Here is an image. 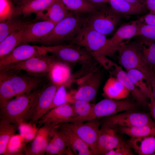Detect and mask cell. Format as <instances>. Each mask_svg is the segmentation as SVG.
Instances as JSON below:
<instances>
[{
  "label": "cell",
  "mask_w": 155,
  "mask_h": 155,
  "mask_svg": "<svg viewBox=\"0 0 155 155\" xmlns=\"http://www.w3.org/2000/svg\"><path fill=\"white\" fill-rule=\"evenodd\" d=\"M61 86L51 81L42 88L36 102L30 119L32 122H38L48 111L56 92Z\"/></svg>",
  "instance_id": "cell-16"
},
{
  "label": "cell",
  "mask_w": 155,
  "mask_h": 155,
  "mask_svg": "<svg viewBox=\"0 0 155 155\" xmlns=\"http://www.w3.org/2000/svg\"><path fill=\"white\" fill-rule=\"evenodd\" d=\"M139 41L144 60L152 70L155 66V41L142 38Z\"/></svg>",
  "instance_id": "cell-35"
},
{
  "label": "cell",
  "mask_w": 155,
  "mask_h": 155,
  "mask_svg": "<svg viewBox=\"0 0 155 155\" xmlns=\"http://www.w3.org/2000/svg\"><path fill=\"white\" fill-rule=\"evenodd\" d=\"M147 8L150 13L155 14V0H143Z\"/></svg>",
  "instance_id": "cell-45"
},
{
  "label": "cell",
  "mask_w": 155,
  "mask_h": 155,
  "mask_svg": "<svg viewBox=\"0 0 155 155\" xmlns=\"http://www.w3.org/2000/svg\"><path fill=\"white\" fill-rule=\"evenodd\" d=\"M49 75L51 82L61 85L66 84L71 79L72 74L70 66L59 61Z\"/></svg>",
  "instance_id": "cell-27"
},
{
  "label": "cell",
  "mask_w": 155,
  "mask_h": 155,
  "mask_svg": "<svg viewBox=\"0 0 155 155\" xmlns=\"http://www.w3.org/2000/svg\"><path fill=\"white\" fill-rule=\"evenodd\" d=\"M110 7L124 17L143 13L146 9L134 5L125 0H108Z\"/></svg>",
  "instance_id": "cell-25"
},
{
  "label": "cell",
  "mask_w": 155,
  "mask_h": 155,
  "mask_svg": "<svg viewBox=\"0 0 155 155\" xmlns=\"http://www.w3.org/2000/svg\"><path fill=\"white\" fill-rule=\"evenodd\" d=\"M56 24L47 20L31 23L24 30L22 44L32 42L41 43Z\"/></svg>",
  "instance_id": "cell-17"
},
{
  "label": "cell",
  "mask_w": 155,
  "mask_h": 155,
  "mask_svg": "<svg viewBox=\"0 0 155 155\" xmlns=\"http://www.w3.org/2000/svg\"><path fill=\"white\" fill-rule=\"evenodd\" d=\"M117 132L115 128L101 125L98 141L99 155H105L124 140Z\"/></svg>",
  "instance_id": "cell-19"
},
{
  "label": "cell",
  "mask_w": 155,
  "mask_h": 155,
  "mask_svg": "<svg viewBox=\"0 0 155 155\" xmlns=\"http://www.w3.org/2000/svg\"><path fill=\"white\" fill-rule=\"evenodd\" d=\"M87 15L85 24L105 35L112 32L124 17L106 5L97 7Z\"/></svg>",
  "instance_id": "cell-6"
},
{
  "label": "cell",
  "mask_w": 155,
  "mask_h": 155,
  "mask_svg": "<svg viewBox=\"0 0 155 155\" xmlns=\"http://www.w3.org/2000/svg\"><path fill=\"white\" fill-rule=\"evenodd\" d=\"M14 70L0 72V108L12 98L34 91L42 80L36 76L19 74Z\"/></svg>",
  "instance_id": "cell-1"
},
{
  "label": "cell",
  "mask_w": 155,
  "mask_h": 155,
  "mask_svg": "<svg viewBox=\"0 0 155 155\" xmlns=\"http://www.w3.org/2000/svg\"><path fill=\"white\" fill-rule=\"evenodd\" d=\"M65 84L62 85L57 89L54 97L49 111L55 107L67 103L71 104L74 100L71 91L68 92Z\"/></svg>",
  "instance_id": "cell-36"
},
{
  "label": "cell",
  "mask_w": 155,
  "mask_h": 155,
  "mask_svg": "<svg viewBox=\"0 0 155 155\" xmlns=\"http://www.w3.org/2000/svg\"><path fill=\"white\" fill-rule=\"evenodd\" d=\"M71 104H66L54 108L47 112L38 121L39 125H48L55 127L70 122L74 117Z\"/></svg>",
  "instance_id": "cell-15"
},
{
  "label": "cell",
  "mask_w": 155,
  "mask_h": 155,
  "mask_svg": "<svg viewBox=\"0 0 155 155\" xmlns=\"http://www.w3.org/2000/svg\"><path fill=\"white\" fill-rule=\"evenodd\" d=\"M103 90V95L105 98L116 100L126 99L130 94L122 83L113 76L107 80Z\"/></svg>",
  "instance_id": "cell-23"
},
{
  "label": "cell",
  "mask_w": 155,
  "mask_h": 155,
  "mask_svg": "<svg viewBox=\"0 0 155 155\" xmlns=\"http://www.w3.org/2000/svg\"><path fill=\"white\" fill-rule=\"evenodd\" d=\"M130 110L104 118L101 125L116 128L148 125L155 126V121L149 114Z\"/></svg>",
  "instance_id": "cell-9"
},
{
  "label": "cell",
  "mask_w": 155,
  "mask_h": 155,
  "mask_svg": "<svg viewBox=\"0 0 155 155\" xmlns=\"http://www.w3.org/2000/svg\"><path fill=\"white\" fill-rule=\"evenodd\" d=\"M153 155H155V153H154L153 154Z\"/></svg>",
  "instance_id": "cell-51"
},
{
  "label": "cell",
  "mask_w": 155,
  "mask_h": 155,
  "mask_svg": "<svg viewBox=\"0 0 155 155\" xmlns=\"http://www.w3.org/2000/svg\"><path fill=\"white\" fill-rule=\"evenodd\" d=\"M152 93L155 100V76L154 75L150 81Z\"/></svg>",
  "instance_id": "cell-48"
},
{
  "label": "cell",
  "mask_w": 155,
  "mask_h": 155,
  "mask_svg": "<svg viewBox=\"0 0 155 155\" xmlns=\"http://www.w3.org/2000/svg\"><path fill=\"white\" fill-rule=\"evenodd\" d=\"M138 104L130 99L116 100L105 98L94 104L90 115L82 122L99 119L130 110H135Z\"/></svg>",
  "instance_id": "cell-7"
},
{
  "label": "cell",
  "mask_w": 155,
  "mask_h": 155,
  "mask_svg": "<svg viewBox=\"0 0 155 155\" xmlns=\"http://www.w3.org/2000/svg\"><path fill=\"white\" fill-rule=\"evenodd\" d=\"M54 127L48 125H42L37 130L30 144L25 148L24 151L26 154L42 155L45 154L51 132Z\"/></svg>",
  "instance_id": "cell-21"
},
{
  "label": "cell",
  "mask_w": 155,
  "mask_h": 155,
  "mask_svg": "<svg viewBox=\"0 0 155 155\" xmlns=\"http://www.w3.org/2000/svg\"><path fill=\"white\" fill-rule=\"evenodd\" d=\"M85 21V16L73 13L57 23L41 43L49 46L61 44L67 41L70 42L84 25Z\"/></svg>",
  "instance_id": "cell-3"
},
{
  "label": "cell",
  "mask_w": 155,
  "mask_h": 155,
  "mask_svg": "<svg viewBox=\"0 0 155 155\" xmlns=\"http://www.w3.org/2000/svg\"><path fill=\"white\" fill-rule=\"evenodd\" d=\"M126 72L132 82L149 98L152 93L151 88L150 82L146 75L135 69L127 70Z\"/></svg>",
  "instance_id": "cell-29"
},
{
  "label": "cell",
  "mask_w": 155,
  "mask_h": 155,
  "mask_svg": "<svg viewBox=\"0 0 155 155\" xmlns=\"http://www.w3.org/2000/svg\"><path fill=\"white\" fill-rule=\"evenodd\" d=\"M101 73L97 70L88 72L76 79L78 87L71 91L74 100L90 102L95 99L102 79Z\"/></svg>",
  "instance_id": "cell-12"
},
{
  "label": "cell",
  "mask_w": 155,
  "mask_h": 155,
  "mask_svg": "<svg viewBox=\"0 0 155 155\" xmlns=\"http://www.w3.org/2000/svg\"><path fill=\"white\" fill-rule=\"evenodd\" d=\"M41 90H35L10 100L0 108V119L19 125L30 119Z\"/></svg>",
  "instance_id": "cell-2"
},
{
  "label": "cell",
  "mask_w": 155,
  "mask_h": 155,
  "mask_svg": "<svg viewBox=\"0 0 155 155\" xmlns=\"http://www.w3.org/2000/svg\"><path fill=\"white\" fill-rule=\"evenodd\" d=\"M43 46L48 53L59 61L69 66L76 64L85 65L94 63L96 61L89 52L75 44Z\"/></svg>",
  "instance_id": "cell-5"
},
{
  "label": "cell",
  "mask_w": 155,
  "mask_h": 155,
  "mask_svg": "<svg viewBox=\"0 0 155 155\" xmlns=\"http://www.w3.org/2000/svg\"><path fill=\"white\" fill-rule=\"evenodd\" d=\"M73 13L61 0H57L50 6L36 13L37 19L57 23Z\"/></svg>",
  "instance_id": "cell-22"
},
{
  "label": "cell",
  "mask_w": 155,
  "mask_h": 155,
  "mask_svg": "<svg viewBox=\"0 0 155 155\" xmlns=\"http://www.w3.org/2000/svg\"><path fill=\"white\" fill-rule=\"evenodd\" d=\"M143 22L155 26V14L149 13L142 17Z\"/></svg>",
  "instance_id": "cell-43"
},
{
  "label": "cell",
  "mask_w": 155,
  "mask_h": 155,
  "mask_svg": "<svg viewBox=\"0 0 155 155\" xmlns=\"http://www.w3.org/2000/svg\"><path fill=\"white\" fill-rule=\"evenodd\" d=\"M59 61L53 55H49L47 54L9 65L0 70H22L36 76L49 74Z\"/></svg>",
  "instance_id": "cell-8"
},
{
  "label": "cell",
  "mask_w": 155,
  "mask_h": 155,
  "mask_svg": "<svg viewBox=\"0 0 155 155\" xmlns=\"http://www.w3.org/2000/svg\"><path fill=\"white\" fill-rule=\"evenodd\" d=\"M48 53L43 45L21 44L8 54L0 58V70L9 65Z\"/></svg>",
  "instance_id": "cell-14"
},
{
  "label": "cell",
  "mask_w": 155,
  "mask_h": 155,
  "mask_svg": "<svg viewBox=\"0 0 155 155\" xmlns=\"http://www.w3.org/2000/svg\"><path fill=\"white\" fill-rule=\"evenodd\" d=\"M113 73L129 92L133 98L139 106L142 107L148 108V98L132 82L129 77L126 71L122 67L114 63Z\"/></svg>",
  "instance_id": "cell-20"
},
{
  "label": "cell",
  "mask_w": 155,
  "mask_h": 155,
  "mask_svg": "<svg viewBox=\"0 0 155 155\" xmlns=\"http://www.w3.org/2000/svg\"><path fill=\"white\" fill-rule=\"evenodd\" d=\"M89 3L96 6L99 7L106 5L108 3V0H87Z\"/></svg>",
  "instance_id": "cell-47"
},
{
  "label": "cell",
  "mask_w": 155,
  "mask_h": 155,
  "mask_svg": "<svg viewBox=\"0 0 155 155\" xmlns=\"http://www.w3.org/2000/svg\"><path fill=\"white\" fill-rule=\"evenodd\" d=\"M118 59L119 64L126 70L135 69L143 73L150 82L154 76L152 70L145 62L139 41L125 43L119 48Z\"/></svg>",
  "instance_id": "cell-4"
},
{
  "label": "cell",
  "mask_w": 155,
  "mask_h": 155,
  "mask_svg": "<svg viewBox=\"0 0 155 155\" xmlns=\"http://www.w3.org/2000/svg\"><path fill=\"white\" fill-rule=\"evenodd\" d=\"M18 125L3 119L0 121V155H4L7 144L18 128Z\"/></svg>",
  "instance_id": "cell-28"
},
{
  "label": "cell",
  "mask_w": 155,
  "mask_h": 155,
  "mask_svg": "<svg viewBox=\"0 0 155 155\" xmlns=\"http://www.w3.org/2000/svg\"><path fill=\"white\" fill-rule=\"evenodd\" d=\"M143 23L141 18L121 26L111 38L107 39L104 46L97 55L112 56L125 43V40L136 36L140 27Z\"/></svg>",
  "instance_id": "cell-11"
},
{
  "label": "cell",
  "mask_w": 155,
  "mask_h": 155,
  "mask_svg": "<svg viewBox=\"0 0 155 155\" xmlns=\"http://www.w3.org/2000/svg\"><path fill=\"white\" fill-rule=\"evenodd\" d=\"M24 29L11 33L0 42V58L8 54L22 44Z\"/></svg>",
  "instance_id": "cell-30"
},
{
  "label": "cell",
  "mask_w": 155,
  "mask_h": 155,
  "mask_svg": "<svg viewBox=\"0 0 155 155\" xmlns=\"http://www.w3.org/2000/svg\"><path fill=\"white\" fill-rule=\"evenodd\" d=\"M67 8L73 13L88 14L97 7L87 0H61Z\"/></svg>",
  "instance_id": "cell-34"
},
{
  "label": "cell",
  "mask_w": 155,
  "mask_h": 155,
  "mask_svg": "<svg viewBox=\"0 0 155 155\" xmlns=\"http://www.w3.org/2000/svg\"><path fill=\"white\" fill-rule=\"evenodd\" d=\"M56 127L74 154L78 155H94L88 146L65 123L57 125Z\"/></svg>",
  "instance_id": "cell-18"
},
{
  "label": "cell",
  "mask_w": 155,
  "mask_h": 155,
  "mask_svg": "<svg viewBox=\"0 0 155 155\" xmlns=\"http://www.w3.org/2000/svg\"><path fill=\"white\" fill-rule=\"evenodd\" d=\"M57 0H28L19 7L20 14L24 17L42 10L50 6Z\"/></svg>",
  "instance_id": "cell-31"
},
{
  "label": "cell",
  "mask_w": 155,
  "mask_h": 155,
  "mask_svg": "<svg viewBox=\"0 0 155 155\" xmlns=\"http://www.w3.org/2000/svg\"><path fill=\"white\" fill-rule=\"evenodd\" d=\"M25 140L21 135L14 134L9 141L4 155L20 154L22 150L25 149L24 142Z\"/></svg>",
  "instance_id": "cell-38"
},
{
  "label": "cell",
  "mask_w": 155,
  "mask_h": 155,
  "mask_svg": "<svg viewBox=\"0 0 155 155\" xmlns=\"http://www.w3.org/2000/svg\"><path fill=\"white\" fill-rule=\"evenodd\" d=\"M118 131L131 137L138 138L155 136V126L148 125L134 127H120L116 128Z\"/></svg>",
  "instance_id": "cell-33"
},
{
  "label": "cell",
  "mask_w": 155,
  "mask_h": 155,
  "mask_svg": "<svg viewBox=\"0 0 155 155\" xmlns=\"http://www.w3.org/2000/svg\"><path fill=\"white\" fill-rule=\"evenodd\" d=\"M152 71L154 75L155 76V66L152 69Z\"/></svg>",
  "instance_id": "cell-50"
},
{
  "label": "cell",
  "mask_w": 155,
  "mask_h": 155,
  "mask_svg": "<svg viewBox=\"0 0 155 155\" xmlns=\"http://www.w3.org/2000/svg\"><path fill=\"white\" fill-rule=\"evenodd\" d=\"M129 146L139 155H153L155 153V136L131 137L127 141Z\"/></svg>",
  "instance_id": "cell-24"
},
{
  "label": "cell",
  "mask_w": 155,
  "mask_h": 155,
  "mask_svg": "<svg viewBox=\"0 0 155 155\" xmlns=\"http://www.w3.org/2000/svg\"><path fill=\"white\" fill-rule=\"evenodd\" d=\"M45 154L49 155H61L62 153L57 147L50 138L46 147Z\"/></svg>",
  "instance_id": "cell-42"
},
{
  "label": "cell",
  "mask_w": 155,
  "mask_h": 155,
  "mask_svg": "<svg viewBox=\"0 0 155 155\" xmlns=\"http://www.w3.org/2000/svg\"><path fill=\"white\" fill-rule=\"evenodd\" d=\"M32 23L16 18L0 21V42L10 34L23 30Z\"/></svg>",
  "instance_id": "cell-26"
},
{
  "label": "cell",
  "mask_w": 155,
  "mask_h": 155,
  "mask_svg": "<svg viewBox=\"0 0 155 155\" xmlns=\"http://www.w3.org/2000/svg\"><path fill=\"white\" fill-rule=\"evenodd\" d=\"M74 113V117L70 122L81 123L90 114L94 104L85 100H74L71 104Z\"/></svg>",
  "instance_id": "cell-32"
},
{
  "label": "cell",
  "mask_w": 155,
  "mask_h": 155,
  "mask_svg": "<svg viewBox=\"0 0 155 155\" xmlns=\"http://www.w3.org/2000/svg\"><path fill=\"white\" fill-rule=\"evenodd\" d=\"M136 36H140L142 38L155 41V26L143 23L140 27Z\"/></svg>",
  "instance_id": "cell-40"
},
{
  "label": "cell",
  "mask_w": 155,
  "mask_h": 155,
  "mask_svg": "<svg viewBox=\"0 0 155 155\" xmlns=\"http://www.w3.org/2000/svg\"><path fill=\"white\" fill-rule=\"evenodd\" d=\"M20 14L19 7H15L11 0H0V21L15 18Z\"/></svg>",
  "instance_id": "cell-37"
},
{
  "label": "cell",
  "mask_w": 155,
  "mask_h": 155,
  "mask_svg": "<svg viewBox=\"0 0 155 155\" xmlns=\"http://www.w3.org/2000/svg\"><path fill=\"white\" fill-rule=\"evenodd\" d=\"M107 39L106 35L85 24L77 34L70 42L84 48L94 58L100 53Z\"/></svg>",
  "instance_id": "cell-10"
},
{
  "label": "cell",
  "mask_w": 155,
  "mask_h": 155,
  "mask_svg": "<svg viewBox=\"0 0 155 155\" xmlns=\"http://www.w3.org/2000/svg\"><path fill=\"white\" fill-rule=\"evenodd\" d=\"M127 142L123 140L116 147L107 152L105 155H133V153Z\"/></svg>",
  "instance_id": "cell-41"
},
{
  "label": "cell",
  "mask_w": 155,
  "mask_h": 155,
  "mask_svg": "<svg viewBox=\"0 0 155 155\" xmlns=\"http://www.w3.org/2000/svg\"><path fill=\"white\" fill-rule=\"evenodd\" d=\"M101 123L99 119H96L65 124L88 146L94 155H99L98 141Z\"/></svg>",
  "instance_id": "cell-13"
},
{
  "label": "cell",
  "mask_w": 155,
  "mask_h": 155,
  "mask_svg": "<svg viewBox=\"0 0 155 155\" xmlns=\"http://www.w3.org/2000/svg\"><path fill=\"white\" fill-rule=\"evenodd\" d=\"M150 114L155 121V100L151 93L148 104Z\"/></svg>",
  "instance_id": "cell-44"
},
{
  "label": "cell",
  "mask_w": 155,
  "mask_h": 155,
  "mask_svg": "<svg viewBox=\"0 0 155 155\" xmlns=\"http://www.w3.org/2000/svg\"><path fill=\"white\" fill-rule=\"evenodd\" d=\"M130 3L146 10L147 8L143 0H125Z\"/></svg>",
  "instance_id": "cell-46"
},
{
  "label": "cell",
  "mask_w": 155,
  "mask_h": 155,
  "mask_svg": "<svg viewBox=\"0 0 155 155\" xmlns=\"http://www.w3.org/2000/svg\"><path fill=\"white\" fill-rule=\"evenodd\" d=\"M50 138L58 148L62 155L73 154V152L68 146L65 140L56 128V126L54 127L51 131Z\"/></svg>",
  "instance_id": "cell-39"
},
{
  "label": "cell",
  "mask_w": 155,
  "mask_h": 155,
  "mask_svg": "<svg viewBox=\"0 0 155 155\" xmlns=\"http://www.w3.org/2000/svg\"><path fill=\"white\" fill-rule=\"evenodd\" d=\"M14 0L17 2V1L18 2H20V4L21 5L23 3L28 0Z\"/></svg>",
  "instance_id": "cell-49"
}]
</instances>
